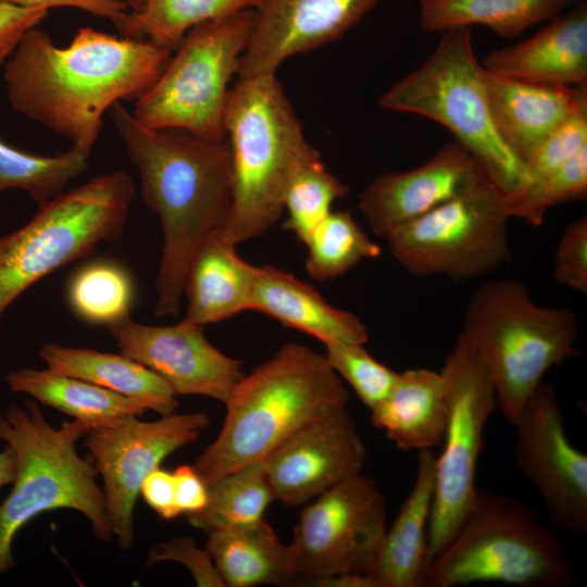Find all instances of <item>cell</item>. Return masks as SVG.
<instances>
[{
  "label": "cell",
  "mask_w": 587,
  "mask_h": 587,
  "mask_svg": "<svg viewBox=\"0 0 587 587\" xmlns=\"http://www.w3.org/2000/svg\"><path fill=\"white\" fill-rule=\"evenodd\" d=\"M172 50L149 40L79 27L67 46L29 29L4 64L11 107L90 155L103 116L139 98L159 78Z\"/></svg>",
  "instance_id": "obj_1"
},
{
  "label": "cell",
  "mask_w": 587,
  "mask_h": 587,
  "mask_svg": "<svg viewBox=\"0 0 587 587\" xmlns=\"http://www.w3.org/2000/svg\"><path fill=\"white\" fill-rule=\"evenodd\" d=\"M109 114L138 170L142 200L162 226L154 313L176 315L192 257L203 239L223 225L230 207L228 141L146 127L122 102L113 104Z\"/></svg>",
  "instance_id": "obj_2"
},
{
  "label": "cell",
  "mask_w": 587,
  "mask_h": 587,
  "mask_svg": "<svg viewBox=\"0 0 587 587\" xmlns=\"http://www.w3.org/2000/svg\"><path fill=\"white\" fill-rule=\"evenodd\" d=\"M348 402V391L325 354L286 344L236 384L225 401L217 438L192 466L209 485L265 460L299 428Z\"/></svg>",
  "instance_id": "obj_3"
},
{
  "label": "cell",
  "mask_w": 587,
  "mask_h": 587,
  "mask_svg": "<svg viewBox=\"0 0 587 587\" xmlns=\"http://www.w3.org/2000/svg\"><path fill=\"white\" fill-rule=\"evenodd\" d=\"M224 128L230 150V207L220 227L235 245L265 234L284 213L296 164L315 150L275 74L238 78Z\"/></svg>",
  "instance_id": "obj_4"
},
{
  "label": "cell",
  "mask_w": 587,
  "mask_h": 587,
  "mask_svg": "<svg viewBox=\"0 0 587 587\" xmlns=\"http://www.w3.org/2000/svg\"><path fill=\"white\" fill-rule=\"evenodd\" d=\"M86 425L74 420L55 428L35 401L11 403L0 415V440L15 454L12 488L0 504V575L15 566L13 541L37 515L57 509L84 514L95 536L110 541L113 532L92 458L79 457L76 445Z\"/></svg>",
  "instance_id": "obj_5"
},
{
  "label": "cell",
  "mask_w": 587,
  "mask_h": 587,
  "mask_svg": "<svg viewBox=\"0 0 587 587\" xmlns=\"http://www.w3.org/2000/svg\"><path fill=\"white\" fill-rule=\"evenodd\" d=\"M576 580L565 546L530 507L479 488L455 534L424 574V586L430 587H567Z\"/></svg>",
  "instance_id": "obj_6"
},
{
  "label": "cell",
  "mask_w": 587,
  "mask_h": 587,
  "mask_svg": "<svg viewBox=\"0 0 587 587\" xmlns=\"http://www.w3.org/2000/svg\"><path fill=\"white\" fill-rule=\"evenodd\" d=\"M461 334L489 371L498 408L513 426L544 375L580 354L574 311L538 305L524 284L511 279L475 291Z\"/></svg>",
  "instance_id": "obj_7"
},
{
  "label": "cell",
  "mask_w": 587,
  "mask_h": 587,
  "mask_svg": "<svg viewBox=\"0 0 587 587\" xmlns=\"http://www.w3.org/2000/svg\"><path fill=\"white\" fill-rule=\"evenodd\" d=\"M379 104L386 110L429 118L447 128L503 197L522 187L524 163L497 128L470 27L441 33L428 58L394 83L379 98Z\"/></svg>",
  "instance_id": "obj_8"
},
{
  "label": "cell",
  "mask_w": 587,
  "mask_h": 587,
  "mask_svg": "<svg viewBox=\"0 0 587 587\" xmlns=\"http://www.w3.org/2000/svg\"><path fill=\"white\" fill-rule=\"evenodd\" d=\"M136 196L133 179L113 171L60 192L21 228L0 237V319L27 288L91 253L124 229Z\"/></svg>",
  "instance_id": "obj_9"
},
{
  "label": "cell",
  "mask_w": 587,
  "mask_h": 587,
  "mask_svg": "<svg viewBox=\"0 0 587 587\" xmlns=\"http://www.w3.org/2000/svg\"><path fill=\"white\" fill-rule=\"evenodd\" d=\"M253 16V10H245L192 27L159 78L136 99L134 117L149 128L225 139L229 82L248 45Z\"/></svg>",
  "instance_id": "obj_10"
},
{
  "label": "cell",
  "mask_w": 587,
  "mask_h": 587,
  "mask_svg": "<svg viewBox=\"0 0 587 587\" xmlns=\"http://www.w3.org/2000/svg\"><path fill=\"white\" fill-rule=\"evenodd\" d=\"M504 197L489 180L408 222L386 239L411 275L480 278L511 261Z\"/></svg>",
  "instance_id": "obj_11"
},
{
  "label": "cell",
  "mask_w": 587,
  "mask_h": 587,
  "mask_svg": "<svg viewBox=\"0 0 587 587\" xmlns=\"http://www.w3.org/2000/svg\"><path fill=\"white\" fill-rule=\"evenodd\" d=\"M447 387L448 420L428 524L429 561L451 540L471 507L483 434L498 408L495 386L471 341L459 335L440 371Z\"/></svg>",
  "instance_id": "obj_12"
},
{
  "label": "cell",
  "mask_w": 587,
  "mask_h": 587,
  "mask_svg": "<svg viewBox=\"0 0 587 587\" xmlns=\"http://www.w3.org/2000/svg\"><path fill=\"white\" fill-rule=\"evenodd\" d=\"M384 496L360 474L320 495L301 512L287 545L298 585L344 573H373L386 533Z\"/></svg>",
  "instance_id": "obj_13"
},
{
  "label": "cell",
  "mask_w": 587,
  "mask_h": 587,
  "mask_svg": "<svg viewBox=\"0 0 587 587\" xmlns=\"http://www.w3.org/2000/svg\"><path fill=\"white\" fill-rule=\"evenodd\" d=\"M203 412L163 415L146 422L123 415L86 425L85 445L103 479L108 517L118 547L133 546L134 509L147 475L209 426Z\"/></svg>",
  "instance_id": "obj_14"
},
{
  "label": "cell",
  "mask_w": 587,
  "mask_h": 587,
  "mask_svg": "<svg viewBox=\"0 0 587 587\" xmlns=\"http://www.w3.org/2000/svg\"><path fill=\"white\" fill-rule=\"evenodd\" d=\"M514 426L515 462L541 497L550 522L569 534H585L587 455L567 438L551 383H539Z\"/></svg>",
  "instance_id": "obj_15"
},
{
  "label": "cell",
  "mask_w": 587,
  "mask_h": 587,
  "mask_svg": "<svg viewBox=\"0 0 587 587\" xmlns=\"http://www.w3.org/2000/svg\"><path fill=\"white\" fill-rule=\"evenodd\" d=\"M122 353L162 377L176 396L197 395L225 403L245 375L242 362L215 348L204 326L183 319L146 325L129 316L108 326Z\"/></svg>",
  "instance_id": "obj_16"
},
{
  "label": "cell",
  "mask_w": 587,
  "mask_h": 587,
  "mask_svg": "<svg viewBox=\"0 0 587 587\" xmlns=\"http://www.w3.org/2000/svg\"><path fill=\"white\" fill-rule=\"evenodd\" d=\"M264 461L274 499L298 507L360 474L366 447L346 405L299 428Z\"/></svg>",
  "instance_id": "obj_17"
},
{
  "label": "cell",
  "mask_w": 587,
  "mask_h": 587,
  "mask_svg": "<svg viewBox=\"0 0 587 587\" xmlns=\"http://www.w3.org/2000/svg\"><path fill=\"white\" fill-rule=\"evenodd\" d=\"M380 0H261L253 9L238 78L275 74L291 55L329 43L358 24Z\"/></svg>",
  "instance_id": "obj_18"
},
{
  "label": "cell",
  "mask_w": 587,
  "mask_h": 587,
  "mask_svg": "<svg viewBox=\"0 0 587 587\" xmlns=\"http://www.w3.org/2000/svg\"><path fill=\"white\" fill-rule=\"evenodd\" d=\"M488 179L475 158L455 141L444 145L415 168L384 173L360 195L358 207L379 237Z\"/></svg>",
  "instance_id": "obj_19"
},
{
  "label": "cell",
  "mask_w": 587,
  "mask_h": 587,
  "mask_svg": "<svg viewBox=\"0 0 587 587\" xmlns=\"http://www.w3.org/2000/svg\"><path fill=\"white\" fill-rule=\"evenodd\" d=\"M482 65L498 75L539 84H587L586 1L548 21L526 40L490 51Z\"/></svg>",
  "instance_id": "obj_20"
},
{
  "label": "cell",
  "mask_w": 587,
  "mask_h": 587,
  "mask_svg": "<svg viewBox=\"0 0 587 587\" xmlns=\"http://www.w3.org/2000/svg\"><path fill=\"white\" fill-rule=\"evenodd\" d=\"M484 83L497 128L523 163L553 129L587 105V84H539L485 68Z\"/></svg>",
  "instance_id": "obj_21"
},
{
  "label": "cell",
  "mask_w": 587,
  "mask_h": 587,
  "mask_svg": "<svg viewBox=\"0 0 587 587\" xmlns=\"http://www.w3.org/2000/svg\"><path fill=\"white\" fill-rule=\"evenodd\" d=\"M249 310L323 344L365 345L369 340L367 328L359 316L333 307L313 286L275 266H257Z\"/></svg>",
  "instance_id": "obj_22"
},
{
  "label": "cell",
  "mask_w": 587,
  "mask_h": 587,
  "mask_svg": "<svg viewBox=\"0 0 587 587\" xmlns=\"http://www.w3.org/2000/svg\"><path fill=\"white\" fill-rule=\"evenodd\" d=\"M221 230H212L188 266L184 319L203 325L225 321L250 309L257 266L246 262Z\"/></svg>",
  "instance_id": "obj_23"
},
{
  "label": "cell",
  "mask_w": 587,
  "mask_h": 587,
  "mask_svg": "<svg viewBox=\"0 0 587 587\" xmlns=\"http://www.w3.org/2000/svg\"><path fill=\"white\" fill-rule=\"evenodd\" d=\"M436 484V455L419 451L412 489L386 529L373 571L379 587H424L429 563L428 524Z\"/></svg>",
  "instance_id": "obj_24"
},
{
  "label": "cell",
  "mask_w": 587,
  "mask_h": 587,
  "mask_svg": "<svg viewBox=\"0 0 587 587\" xmlns=\"http://www.w3.org/2000/svg\"><path fill=\"white\" fill-rule=\"evenodd\" d=\"M371 412L373 425L401 450L439 446L448 420L445 378L440 372L422 367L399 373L388 395Z\"/></svg>",
  "instance_id": "obj_25"
},
{
  "label": "cell",
  "mask_w": 587,
  "mask_h": 587,
  "mask_svg": "<svg viewBox=\"0 0 587 587\" xmlns=\"http://www.w3.org/2000/svg\"><path fill=\"white\" fill-rule=\"evenodd\" d=\"M39 357L53 372L136 399L161 416L174 413L179 405L176 395L162 377L123 353L45 344L39 349Z\"/></svg>",
  "instance_id": "obj_26"
},
{
  "label": "cell",
  "mask_w": 587,
  "mask_h": 587,
  "mask_svg": "<svg viewBox=\"0 0 587 587\" xmlns=\"http://www.w3.org/2000/svg\"><path fill=\"white\" fill-rule=\"evenodd\" d=\"M205 549L226 586L298 585L287 545L263 519L208 534Z\"/></svg>",
  "instance_id": "obj_27"
},
{
  "label": "cell",
  "mask_w": 587,
  "mask_h": 587,
  "mask_svg": "<svg viewBox=\"0 0 587 587\" xmlns=\"http://www.w3.org/2000/svg\"><path fill=\"white\" fill-rule=\"evenodd\" d=\"M580 0H419L420 25L428 33L482 25L503 37L564 13Z\"/></svg>",
  "instance_id": "obj_28"
},
{
  "label": "cell",
  "mask_w": 587,
  "mask_h": 587,
  "mask_svg": "<svg viewBox=\"0 0 587 587\" xmlns=\"http://www.w3.org/2000/svg\"><path fill=\"white\" fill-rule=\"evenodd\" d=\"M9 389L59 410L86 425L123 415L141 416L148 408L140 401L87 380L49 369H21L5 376Z\"/></svg>",
  "instance_id": "obj_29"
},
{
  "label": "cell",
  "mask_w": 587,
  "mask_h": 587,
  "mask_svg": "<svg viewBox=\"0 0 587 587\" xmlns=\"http://www.w3.org/2000/svg\"><path fill=\"white\" fill-rule=\"evenodd\" d=\"M261 0H142L115 25L122 36L149 40L174 51L184 36L208 21L253 10Z\"/></svg>",
  "instance_id": "obj_30"
},
{
  "label": "cell",
  "mask_w": 587,
  "mask_h": 587,
  "mask_svg": "<svg viewBox=\"0 0 587 587\" xmlns=\"http://www.w3.org/2000/svg\"><path fill=\"white\" fill-rule=\"evenodd\" d=\"M274 500L263 460L241 466L209 484L204 508L186 516L195 528L208 535L262 520Z\"/></svg>",
  "instance_id": "obj_31"
},
{
  "label": "cell",
  "mask_w": 587,
  "mask_h": 587,
  "mask_svg": "<svg viewBox=\"0 0 587 587\" xmlns=\"http://www.w3.org/2000/svg\"><path fill=\"white\" fill-rule=\"evenodd\" d=\"M88 157L75 146L58 155H39L0 138V192L24 190L40 207L85 172Z\"/></svg>",
  "instance_id": "obj_32"
},
{
  "label": "cell",
  "mask_w": 587,
  "mask_h": 587,
  "mask_svg": "<svg viewBox=\"0 0 587 587\" xmlns=\"http://www.w3.org/2000/svg\"><path fill=\"white\" fill-rule=\"evenodd\" d=\"M305 268L317 282L335 279L364 260L380 255L348 211H332L309 235Z\"/></svg>",
  "instance_id": "obj_33"
},
{
  "label": "cell",
  "mask_w": 587,
  "mask_h": 587,
  "mask_svg": "<svg viewBox=\"0 0 587 587\" xmlns=\"http://www.w3.org/2000/svg\"><path fill=\"white\" fill-rule=\"evenodd\" d=\"M348 191V187L325 167L315 149L303 157L290 174L284 195L287 218L283 228L304 243L310 233L332 212L334 202Z\"/></svg>",
  "instance_id": "obj_34"
},
{
  "label": "cell",
  "mask_w": 587,
  "mask_h": 587,
  "mask_svg": "<svg viewBox=\"0 0 587 587\" xmlns=\"http://www.w3.org/2000/svg\"><path fill=\"white\" fill-rule=\"evenodd\" d=\"M67 299L73 312L83 321L110 326L129 316L134 285L120 264L95 261L73 275Z\"/></svg>",
  "instance_id": "obj_35"
},
{
  "label": "cell",
  "mask_w": 587,
  "mask_h": 587,
  "mask_svg": "<svg viewBox=\"0 0 587 587\" xmlns=\"http://www.w3.org/2000/svg\"><path fill=\"white\" fill-rule=\"evenodd\" d=\"M587 195V147L567 162L516 193L504 197L511 217L540 226L550 208Z\"/></svg>",
  "instance_id": "obj_36"
},
{
  "label": "cell",
  "mask_w": 587,
  "mask_h": 587,
  "mask_svg": "<svg viewBox=\"0 0 587 587\" xmlns=\"http://www.w3.org/2000/svg\"><path fill=\"white\" fill-rule=\"evenodd\" d=\"M324 345L325 358L332 369L348 382L370 410L388 395L399 373L373 358L364 345L342 341Z\"/></svg>",
  "instance_id": "obj_37"
},
{
  "label": "cell",
  "mask_w": 587,
  "mask_h": 587,
  "mask_svg": "<svg viewBox=\"0 0 587 587\" xmlns=\"http://www.w3.org/2000/svg\"><path fill=\"white\" fill-rule=\"evenodd\" d=\"M585 147L587 105L578 109L553 129L525 161L523 184L517 191L554 171Z\"/></svg>",
  "instance_id": "obj_38"
},
{
  "label": "cell",
  "mask_w": 587,
  "mask_h": 587,
  "mask_svg": "<svg viewBox=\"0 0 587 587\" xmlns=\"http://www.w3.org/2000/svg\"><path fill=\"white\" fill-rule=\"evenodd\" d=\"M555 280L582 295L587 294V217L570 223L559 238L553 264Z\"/></svg>",
  "instance_id": "obj_39"
},
{
  "label": "cell",
  "mask_w": 587,
  "mask_h": 587,
  "mask_svg": "<svg viewBox=\"0 0 587 587\" xmlns=\"http://www.w3.org/2000/svg\"><path fill=\"white\" fill-rule=\"evenodd\" d=\"M161 561H176L184 564L198 586H226L207 549L198 548L192 537L176 538L154 546L148 557L147 566Z\"/></svg>",
  "instance_id": "obj_40"
},
{
  "label": "cell",
  "mask_w": 587,
  "mask_h": 587,
  "mask_svg": "<svg viewBox=\"0 0 587 587\" xmlns=\"http://www.w3.org/2000/svg\"><path fill=\"white\" fill-rule=\"evenodd\" d=\"M48 15V10L23 8L0 2V65L5 64L23 36L37 27Z\"/></svg>",
  "instance_id": "obj_41"
},
{
  "label": "cell",
  "mask_w": 587,
  "mask_h": 587,
  "mask_svg": "<svg viewBox=\"0 0 587 587\" xmlns=\"http://www.w3.org/2000/svg\"><path fill=\"white\" fill-rule=\"evenodd\" d=\"M140 495L161 519L168 521L182 515L176 505L173 472L154 469L143 479Z\"/></svg>",
  "instance_id": "obj_42"
},
{
  "label": "cell",
  "mask_w": 587,
  "mask_h": 587,
  "mask_svg": "<svg viewBox=\"0 0 587 587\" xmlns=\"http://www.w3.org/2000/svg\"><path fill=\"white\" fill-rule=\"evenodd\" d=\"M0 2L45 10L55 7L76 8L98 17L110 20L114 26L129 11L123 0H0Z\"/></svg>",
  "instance_id": "obj_43"
},
{
  "label": "cell",
  "mask_w": 587,
  "mask_h": 587,
  "mask_svg": "<svg viewBox=\"0 0 587 587\" xmlns=\"http://www.w3.org/2000/svg\"><path fill=\"white\" fill-rule=\"evenodd\" d=\"M176 505L180 514L196 513L208 501V485L199 476L192 464H183L173 472Z\"/></svg>",
  "instance_id": "obj_44"
},
{
  "label": "cell",
  "mask_w": 587,
  "mask_h": 587,
  "mask_svg": "<svg viewBox=\"0 0 587 587\" xmlns=\"http://www.w3.org/2000/svg\"><path fill=\"white\" fill-rule=\"evenodd\" d=\"M317 587H379L373 573H344L325 578Z\"/></svg>",
  "instance_id": "obj_45"
},
{
  "label": "cell",
  "mask_w": 587,
  "mask_h": 587,
  "mask_svg": "<svg viewBox=\"0 0 587 587\" xmlns=\"http://www.w3.org/2000/svg\"><path fill=\"white\" fill-rule=\"evenodd\" d=\"M16 473V459L14 451L7 446L0 451V488L11 485Z\"/></svg>",
  "instance_id": "obj_46"
},
{
  "label": "cell",
  "mask_w": 587,
  "mask_h": 587,
  "mask_svg": "<svg viewBox=\"0 0 587 587\" xmlns=\"http://www.w3.org/2000/svg\"><path fill=\"white\" fill-rule=\"evenodd\" d=\"M128 7L129 11L138 12L142 7V0H123Z\"/></svg>",
  "instance_id": "obj_47"
}]
</instances>
